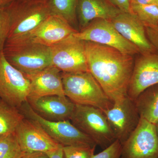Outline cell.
Instances as JSON below:
<instances>
[{
    "label": "cell",
    "instance_id": "cell-1",
    "mask_svg": "<svg viewBox=\"0 0 158 158\" xmlns=\"http://www.w3.org/2000/svg\"><path fill=\"white\" fill-rule=\"evenodd\" d=\"M88 69L113 102L127 95L133 56L111 47L85 41Z\"/></svg>",
    "mask_w": 158,
    "mask_h": 158
},
{
    "label": "cell",
    "instance_id": "cell-19",
    "mask_svg": "<svg viewBox=\"0 0 158 158\" xmlns=\"http://www.w3.org/2000/svg\"><path fill=\"white\" fill-rule=\"evenodd\" d=\"M134 102L140 118L153 124L158 122V84L144 90Z\"/></svg>",
    "mask_w": 158,
    "mask_h": 158
},
{
    "label": "cell",
    "instance_id": "cell-5",
    "mask_svg": "<svg viewBox=\"0 0 158 158\" xmlns=\"http://www.w3.org/2000/svg\"><path fill=\"white\" fill-rule=\"evenodd\" d=\"M70 121L103 149L116 140L104 113L98 108L75 104Z\"/></svg>",
    "mask_w": 158,
    "mask_h": 158
},
{
    "label": "cell",
    "instance_id": "cell-7",
    "mask_svg": "<svg viewBox=\"0 0 158 158\" xmlns=\"http://www.w3.org/2000/svg\"><path fill=\"white\" fill-rule=\"evenodd\" d=\"M50 49L52 65L62 72H89L85 41L73 34L50 47Z\"/></svg>",
    "mask_w": 158,
    "mask_h": 158
},
{
    "label": "cell",
    "instance_id": "cell-3",
    "mask_svg": "<svg viewBox=\"0 0 158 158\" xmlns=\"http://www.w3.org/2000/svg\"><path fill=\"white\" fill-rule=\"evenodd\" d=\"M6 7L10 22L6 43L25 36L51 15L48 0H13Z\"/></svg>",
    "mask_w": 158,
    "mask_h": 158
},
{
    "label": "cell",
    "instance_id": "cell-17",
    "mask_svg": "<svg viewBox=\"0 0 158 158\" xmlns=\"http://www.w3.org/2000/svg\"><path fill=\"white\" fill-rule=\"evenodd\" d=\"M62 72L53 65L31 74L26 75L30 82L28 98L50 95L65 96Z\"/></svg>",
    "mask_w": 158,
    "mask_h": 158
},
{
    "label": "cell",
    "instance_id": "cell-13",
    "mask_svg": "<svg viewBox=\"0 0 158 158\" xmlns=\"http://www.w3.org/2000/svg\"><path fill=\"white\" fill-rule=\"evenodd\" d=\"M23 152L48 153L59 147V143L48 135L35 122L25 117L15 131Z\"/></svg>",
    "mask_w": 158,
    "mask_h": 158
},
{
    "label": "cell",
    "instance_id": "cell-32",
    "mask_svg": "<svg viewBox=\"0 0 158 158\" xmlns=\"http://www.w3.org/2000/svg\"><path fill=\"white\" fill-rule=\"evenodd\" d=\"M12 1H13V0H0V7L6 6Z\"/></svg>",
    "mask_w": 158,
    "mask_h": 158
},
{
    "label": "cell",
    "instance_id": "cell-9",
    "mask_svg": "<svg viewBox=\"0 0 158 158\" xmlns=\"http://www.w3.org/2000/svg\"><path fill=\"white\" fill-rule=\"evenodd\" d=\"M30 82L25 74L15 68L0 53V99L19 108L27 100Z\"/></svg>",
    "mask_w": 158,
    "mask_h": 158
},
{
    "label": "cell",
    "instance_id": "cell-18",
    "mask_svg": "<svg viewBox=\"0 0 158 158\" xmlns=\"http://www.w3.org/2000/svg\"><path fill=\"white\" fill-rule=\"evenodd\" d=\"M121 12L108 0H78L77 14L80 31L94 20H110Z\"/></svg>",
    "mask_w": 158,
    "mask_h": 158
},
{
    "label": "cell",
    "instance_id": "cell-24",
    "mask_svg": "<svg viewBox=\"0 0 158 158\" xmlns=\"http://www.w3.org/2000/svg\"><path fill=\"white\" fill-rule=\"evenodd\" d=\"M96 147L84 146H63L64 158H91Z\"/></svg>",
    "mask_w": 158,
    "mask_h": 158
},
{
    "label": "cell",
    "instance_id": "cell-35",
    "mask_svg": "<svg viewBox=\"0 0 158 158\" xmlns=\"http://www.w3.org/2000/svg\"></svg>",
    "mask_w": 158,
    "mask_h": 158
},
{
    "label": "cell",
    "instance_id": "cell-20",
    "mask_svg": "<svg viewBox=\"0 0 158 158\" xmlns=\"http://www.w3.org/2000/svg\"><path fill=\"white\" fill-rule=\"evenodd\" d=\"M24 118L19 108L0 99V135L15 132Z\"/></svg>",
    "mask_w": 158,
    "mask_h": 158
},
{
    "label": "cell",
    "instance_id": "cell-21",
    "mask_svg": "<svg viewBox=\"0 0 158 158\" xmlns=\"http://www.w3.org/2000/svg\"><path fill=\"white\" fill-rule=\"evenodd\" d=\"M48 2L51 15L62 18L74 28L77 21L78 0H48Z\"/></svg>",
    "mask_w": 158,
    "mask_h": 158
},
{
    "label": "cell",
    "instance_id": "cell-23",
    "mask_svg": "<svg viewBox=\"0 0 158 158\" xmlns=\"http://www.w3.org/2000/svg\"><path fill=\"white\" fill-rule=\"evenodd\" d=\"M23 153L15 133L0 135V158H22Z\"/></svg>",
    "mask_w": 158,
    "mask_h": 158
},
{
    "label": "cell",
    "instance_id": "cell-8",
    "mask_svg": "<svg viewBox=\"0 0 158 158\" xmlns=\"http://www.w3.org/2000/svg\"><path fill=\"white\" fill-rule=\"evenodd\" d=\"M73 35L84 41L111 47L131 56L140 54L135 46L125 39L109 20H94L86 27Z\"/></svg>",
    "mask_w": 158,
    "mask_h": 158
},
{
    "label": "cell",
    "instance_id": "cell-28",
    "mask_svg": "<svg viewBox=\"0 0 158 158\" xmlns=\"http://www.w3.org/2000/svg\"><path fill=\"white\" fill-rule=\"evenodd\" d=\"M108 1L122 12L131 13V0H108Z\"/></svg>",
    "mask_w": 158,
    "mask_h": 158
},
{
    "label": "cell",
    "instance_id": "cell-10",
    "mask_svg": "<svg viewBox=\"0 0 158 158\" xmlns=\"http://www.w3.org/2000/svg\"><path fill=\"white\" fill-rule=\"evenodd\" d=\"M121 158H158L155 125L140 118L137 127L122 144Z\"/></svg>",
    "mask_w": 158,
    "mask_h": 158
},
{
    "label": "cell",
    "instance_id": "cell-31",
    "mask_svg": "<svg viewBox=\"0 0 158 158\" xmlns=\"http://www.w3.org/2000/svg\"><path fill=\"white\" fill-rule=\"evenodd\" d=\"M131 2L140 5H157L158 6L157 0H131Z\"/></svg>",
    "mask_w": 158,
    "mask_h": 158
},
{
    "label": "cell",
    "instance_id": "cell-33",
    "mask_svg": "<svg viewBox=\"0 0 158 158\" xmlns=\"http://www.w3.org/2000/svg\"><path fill=\"white\" fill-rule=\"evenodd\" d=\"M155 125L156 126V130L157 133L158 135V122Z\"/></svg>",
    "mask_w": 158,
    "mask_h": 158
},
{
    "label": "cell",
    "instance_id": "cell-15",
    "mask_svg": "<svg viewBox=\"0 0 158 158\" xmlns=\"http://www.w3.org/2000/svg\"><path fill=\"white\" fill-rule=\"evenodd\" d=\"M110 21L125 39L135 46L140 54L158 52L148 38L144 25L134 15L121 12Z\"/></svg>",
    "mask_w": 158,
    "mask_h": 158
},
{
    "label": "cell",
    "instance_id": "cell-11",
    "mask_svg": "<svg viewBox=\"0 0 158 158\" xmlns=\"http://www.w3.org/2000/svg\"><path fill=\"white\" fill-rule=\"evenodd\" d=\"M103 113L116 140L122 144L135 129L141 118L135 102L127 95L113 102V106Z\"/></svg>",
    "mask_w": 158,
    "mask_h": 158
},
{
    "label": "cell",
    "instance_id": "cell-6",
    "mask_svg": "<svg viewBox=\"0 0 158 158\" xmlns=\"http://www.w3.org/2000/svg\"><path fill=\"white\" fill-rule=\"evenodd\" d=\"M19 109L25 118L35 122L59 144L63 146H96L89 136L76 127L70 120L52 121L44 119L32 110L27 101Z\"/></svg>",
    "mask_w": 158,
    "mask_h": 158
},
{
    "label": "cell",
    "instance_id": "cell-26",
    "mask_svg": "<svg viewBox=\"0 0 158 158\" xmlns=\"http://www.w3.org/2000/svg\"><path fill=\"white\" fill-rule=\"evenodd\" d=\"M122 144L116 140L107 148L96 155H94L91 158H121Z\"/></svg>",
    "mask_w": 158,
    "mask_h": 158
},
{
    "label": "cell",
    "instance_id": "cell-2",
    "mask_svg": "<svg viewBox=\"0 0 158 158\" xmlns=\"http://www.w3.org/2000/svg\"><path fill=\"white\" fill-rule=\"evenodd\" d=\"M61 75L65 95L74 103L94 107L103 112L113 106V102L90 72H62Z\"/></svg>",
    "mask_w": 158,
    "mask_h": 158
},
{
    "label": "cell",
    "instance_id": "cell-14",
    "mask_svg": "<svg viewBox=\"0 0 158 158\" xmlns=\"http://www.w3.org/2000/svg\"><path fill=\"white\" fill-rule=\"evenodd\" d=\"M77 32L62 18L51 15L36 28L15 41L25 40L50 47Z\"/></svg>",
    "mask_w": 158,
    "mask_h": 158
},
{
    "label": "cell",
    "instance_id": "cell-25",
    "mask_svg": "<svg viewBox=\"0 0 158 158\" xmlns=\"http://www.w3.org/2000/svg\"><path fill=\"white\" fill-rule=\"evenodd\" d=\"M10 18L6 6L0 7V53L3 52L10 30Z\"/></svg>",
    "mask_w": 158,
    "mask_h": 158
},
{
    "label": "cell",
    "instance_id": "cell-22",
    "mask_svg": "<svg viewBox=\"0 0 158 158\" xmlns=\"http://www.w3.org/2000/svg\"><path fill=\"white\" fill-rule=\"evenodd\" d=\"M131 13L144 26L158 25V6L140 5L131 2Z\"/></svg>",
    "mask_w": 158,
    "mask_h": 158
},
{
    "label": "cell",
    "instance_id": "cell-29",
    "mask_svg": "<svg viewBox=\"0 0 158 158\" xmlns=\"http://www.w3.org/2000/svg\"><path fill=\"white\" fill-rule=\"evenodd\" d=\"M22 158H49L47 153L41 152H24Z\"/></svg>",
    "mask_w": 158,
    "mask_h": 158
},
{
    "label": "cell",
    "instance_id": "cell-12",
    "mask_svg": "<svg viewBox=\"0 0 158 158\" xmlns=\"http://www.w3.org/2000/svg\"><path fill=\"white\" fill-rule=\"evenodd\" d=\"M139 54L128 88L127 96L134 101L144 90L158 84V52Z\"/></svg>",
    "mask_w": 158,
    "mask_h": 158
},
{
    "label": "cell",
    "instance_id": "cell-27",
    "mask_svg": "<svg viewBox=\"0 0 158 158\" xmlns=\"http://www.w3.org/2000/svg\"><path fill=\"white\" fill-rule=\"evenodd\" d=\"M144 27L148 38L158 52V25Z\"/></svg>",
    "mask_w": 158,
    "mask_h": 158
},
{
    "label": "cell",
    "instance_id": "cell-34",
    "mask_svg": "<svg viewBox=\"0 0 158 158\" xmlns=\"http://www.w3.org/2000/svg\"><path fill=\"white\" fill-rule=\"evenodd\" d=\"M157 1H158V0H157Z\"/></svg>",
    "mask_w": 158,
    "mask_h": 158
},
{
    "label": "cell",
    "instance_id": "cell-16",
    "mask_svg": "<svg viewBox=\"0 0 158 158\" xmlns=\"http://www.w3.org/2000/svg\"><path fill=\"white\" fill-rule=\"evenodd\" d=\"M39 116L52 121L70 120L75 104L66 96L50 95L27 100Z\"/></svg>",
    "mask_w": 158,
    "mask_h": 158
},
{
    "label": "cell",
    "instance_id": "cell-30",
    "mask_svg": "<svg viewBox=\"0 0 158 158\" xmlns=\"http://www.w3.org/2000/svg\"><path fill=\"white\" fill-rule=\"evenodd\" d=\"M63 145L59 144V147L55 150L47 153L49 158H64L63 154Z\"/></svg>",
    "mask_w": 158,
    "mask_h": 158
},
{
    "label": "cell",
    "instance_id": "cell-4",
    "mask_svg": "<svg viewBox=\"0 0 158 158\" xmlns=\"http://www.w3.org/2000/svg\"><path fill=\"white\" fill-rule=\"evenodd\" d=\"M3 53L10 64L25 75L52 65L50 47L30 40L6 43Z\"/></svg>",
    "mask_w": 158,
    "mask_h": 158
}]
</instances>
